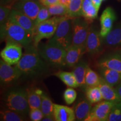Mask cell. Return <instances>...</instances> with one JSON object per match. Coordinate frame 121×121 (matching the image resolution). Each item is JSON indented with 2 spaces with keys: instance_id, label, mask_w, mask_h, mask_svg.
<instances>
[{
  "instance_id": "cell-1",
  "label": "cell",
  "mask_w": 121,
  "mask_h": 121,
  "mask_svg": "<svg viewBox=\"0 0 121 121\" xmlns=\"http://www.w3.org/2000/svg\"><path fill=\"white\" fill-rule=\"evenodd\" d=\"M47 64L40 56L38 47L33 44L25 48V53L15 66L22 75L34 77L44 73Z\"/></svg>"
},
{
  "instance_id": "cell-2",
  "label": "cell",
  "mask_w": 121,
  "mask_h": 121,
  "mask_svg": "<svg viewBox=\"0 0 121 121\" xmlns=\"http://www.w3.org/2000/svg\"><path fill=\"white\" fill-rule=\"evenodd\" d=\"M1 39L17 42L25 48L33 42V34L8 19L1 26Z\"/></svg>"
},
{
  "instance_id": "cell-3",
  "label": "cell",
  "mask_w": 121,
  "mask_h": 121,
  "mask_svg": "<svg viewBox=\"0 0 121 121\" xmlns=\"http://www.w3.org/2000/svg\"><path fill=\"white\" fill-rule=\"evenodd\" d=\"M41 57L48 65L61 68L66 66V50L56 43L52 38L45 44H39L38 46Z\"/></svg>"
},
{
  "instance_id": "cell-4",
  "label": "cell",
  "mask_w": 121,
  "mask_h": 121,
  "mask_svg": "<svg viewBox=\"0 0 121 121\" xmlns=\"http://www.w3.org/2000/svg\"><path fill=\"white\" fill-rule=\"evenodd\" d=\"M28 95V90L24 88L9 90L4 97L6 107L9 109L26 116L30 111Z\"/></svg>"
},
{
  "instance_id": "cell-5",
  "label": "cell",
  "mask_w": 121,
  "mask_h": 121,
  "mask_svg": "<svg viewBox=\"0 0 121 121\" xmlns=\"http://www.w3.org/2000/svg\"><path fill=\"white\" fill-rule=\"evenodd\" d=\"M72 19L68 15L62 16L56 31L52 38L56 43L67 50L72 44Z\"/></svg>"
},
{
  "instance_id": "cell-6",
  "label": "cell",
  "mask_w": 121,
  "mask_h": 121,
  "mask_svg": "<svg viewBox=\"0 0 121 121\" xmlns=\"http://www.w3.org/2000/svg\"><path fill=\"white\" fill-rule=\"evenodd\" d=\"M61 17L62 16H54L44 21L35 27L33 42L35 46L38 47L42 39H51L53 37Z\"/></svg>"
},
{
  "instance_id": "cell-7",
  "label": "cell",
  "mask_w": 121,
  "mask_h": 121,
  "mask_svg": "<svg viewBox=\"0 0 121 121\" xmlns=\"http://www.w3.org/2000/svg\"><path fill=\"white\" fill-rule=\"evenodd\" d=\"M90 23L82 16L72 18L73 39L72 44L86 46V42L90 28Z\"/></svg>"
},
{
  "instance_id": "cell-8",
  "label": "cell",
  "mask_w": 121,
  "mask_h": 121,
  "mask_svg": "<svg viewBox=\"0 0 121 121\" xmlns=\"http://www.w3.org/2000/svg\"><path fill=\"white\" fill-rule=\"evenodd\" d=\"M6 42L5 47L0 53L1 58L9 65H16L22 56L23 47L20 44L12 40Z\"/></svg>"
},
{
  "instance_id": "cell-9",
  "label": "cell",
  "mask_w": 121,
  "mask_h": 121,
  "mask_svg": "<svg viewBox=\"0 0 121 121\" xmlns=\"http://www.w3.org/2000/svg\"><path fill=\"white\" fill-rule=\"evenodd\" d=\"M116 103L104 100L92 107L85 121H107L112 108Z\"/></svg>"
},
{
  "instance_id": "cell-10",
  "label": "cell",
  "mask_w": 121,
  "mask_h": 121,
  "mask_svg": "<svg viewBox=\"0 0 121 121\" xmlns=\"http://www.w3.org/2000/svg\"><path fill=\"white\" fill-rule=\"evenodd\" d=\"M42 6L38 0H17L13 4L12 9L20 11L35 21Z\"/></svg>"
},
{
  "instance_id": "cell-11",
  "label": "cell",
  "mask_w": 121,
  "mask_h": 121,
  "mask_svg": "<svg viewBox=\"0 0 121 121\" xmlns=\"http://www.w3.org/2000/svg\"><path fill=\"white\" fill-rule=\"evenodd\" d=\"M22 75L16 66H13L1 59L0 61V80L2 85L11 84L18 80Z\"/></svg>"
},
{
  "instance_id": "cell-12",
  "label": "cell",
  "mask_w": 121,
  "mask_h": 121,
  "mask_svg": "<svg viewBox=\"0 0 121 121\" xmlns=\"http://www.w3.org/2000/svg\"><path fill=\"white\" fill-rule=\"evenodd\" d=\"M103 38L101 36L100 31L94 27L90 26L86 42V52L94 55L102 52L103 44H104Z\"/></svg>"
},
{
  "instance_id": "cell-13",
  "label": "cell",
  "mask_w": 121,
  "mask_h": 121,
  "mask_svg": "<svg viewBox=\"0 0 121 121\" xmlns=\"http://www.w3.org/2000/svg\"><path fill=\"white\" fill-rule=\"evenodd\" d=\"M8 19L22 26L34 35L36 27L35 21L30 19L26 15L16 9H12Z\"/></svg>"
},
{
  "instance_id": "cell-14",
  "label": "cell",
  "mask_w": 121,
  "mask_h": 121,
  "mask_svg": "<svg viewBox=\"0 0 121 121\" xmlns=\"http://www.w3.org/2000/svg\"><path fill=\"white\" fill-rule=\"evenodd\" d=\"M98 66L114 69L121 74V51H115L103 56L99 59Z\"/></svg>"
},
{
  "instance_id": "cell-15",
  "label": "cell",
  "mask_w": 121,
  "mask_h": 121,
  "mask_svg": "<svg viewBox=\"0 0 121 121\" xmlns=\"http://www.w3.org/2000/svg\"><path fill=\"white\" fill-rule=\"evenodd\" d=\"M117 19L116 13L111 7H107L103 12L100 18V34L104 38L112 29L113 23Z\"/></svg>"
},
{
  "instance_id": "cell-16",
  "label": "cell",
  "mask_w": 121,
  "mask_h": 121,
  "mask_svg": "<svg viewBox=\"0 0 121 121\" xmlns=\"http://www.w3.org/2000/svg\"><path fill=\"white\" fill-rule=\"evenodd\" d=\"M86 52V46L72 44L66 50V64L69 67H73L81 60V57Z\"/></svg>"
},
{
  "instance_id": "cell-17",
  "label": "cell",
  "mask_w": 121,
  "mask_h": 121,
  "mask_svg": "<svg viewBox=\"0 0 121 121\" xmlns=\"http://www.w3.org/2000/svg\"><path fill=\"white\" fill-rule=\"evenodd\" d=\"M53 116L56 121H74L76 120L75 109L66 105L54 104Z\"/></svg>"
},
{
  "instance_id": "cell-18",
  "label": "cell",
  "mask_w": 121,
  "mask_h": 121,
  "mask_svg": "<svg viewBox=\"0 0 121 121\" xmlns=\"http://www.w3.org/2000/svg\"><path fill=\"white\" fill-rule=\"evenodd\" d=\"M98 86L100 90L104 100L115 103L121 102V98L118 94L116 88L106 82L102 78Z\"/></svg>"
},
{
  "instance_id": "cell-19",
  "label": "cell",
  "mask_w": 121,
  "mask_h": 121,
  "mask_svg": "<svg viewBox=\"0 0 121 121\" xmlns=\"http://www.w3.org/2000/svg\"><path fill=\"white\" fill-rule=\"evenodd\" d=\"M103 40L104 44L109 47L121 46V23L110 30Z\"/></svg>"
},
{
  "instance_id": "cell-20",
  "label": "cell",
  "mask_w": 121,
  "mask_h": 121,
  "mask_svg": "<svg viewBox=\"0 0 121 121\" xmlns=\"http://www.w3.org/2000/svg\"><path fill=\"white\" fill-rule=\"evenodd\" d=\"M101 78L112 86H116L121 81V74L117 71L107 67H99Z\"/></svg>"
},
{
  "instance_id": "cell-21",
  "label": "cell",
  "mask_w": 121,
  "mask_h": 121,
  "mask_svg": "<svg viewBox=\"0 0 121 121\" xmlns=\"http://www.w3.org/2000/svg\"><path fill=\"white\" fill-rule=\"evenodd\" d=\"M92 108V104L86 98L80 100L75 107L76 120L84 121L89 116Z\"/></svg>"
},
{
  "instance_id": "cell-22",
  "label": "cell",
  "mask_w": 121,
  "mask_h": 121,
  "mask_svg": "<svg viewBox=\"0 0 121 121\" xmlns=\"http://www.w3.org/2000/svg\"><path fill=\"white\" fill-rule=\"evenodd\" d=\"M99 9L94 4L91 0H84L81 10V16L91 22L98 16Z\"/></svg>"
},
{
  "instance_id": "cell-23",
  "label": "cell",
  "mask_w": 121,
  "mask_h": 121,
  "mask_svg": "<svg viewBox=\"0 0 121 121\" xmlns=\"http://www.w3.org/2000/svg\"><path fill=\"white\" fill-rule=\"evenodd\" d=\"M89 65L85 60H80L73 67V72L80 87L85 88V75Z\"/></svg>"
},
{
  "instance_id": "cell-24",
  "label": "cell",
  "mask_w": 121,
  "mask_h": 121,
  "mask_svg": "<svg viewBox=\"0 0 121 121\" xmlns=\"http://www.w3.org/2000/svg\"><path fill=\"white\" fill-rule=\"evenodd\" d=\"M43 91L36 87L28 89V103L30 109L40 108Z\"/></svg>"
},
{
  "instance_id": "cell-25",
  "label": "cell",
  "mask_w": 121,
  "mask_h": 121,
  "mask_svg": "<svg viewBox=\"0 0 121 121\" xmlns=\"http://www.w3.org/2000/svg\"><path fill=\"white\" fill-rule=\"evenodd\" d=\"M55 75L57 78H60L65 85L68 87L76 88L79 86L72 72L66 71H59L55 73Z\"/></svg>"
},
{
  "instance_id": "cell-26",
  "label": "cell",
  "mask_w": 121,
  "mask_h": 121,
  "mask_svg": "<svg viewBox=\"0 0 121 121\" xmlns=\"http://www.w3.org/2000/svg\"><path fill=\"white\" fill-rule=\"evenodd\" d=\"M85 95L86 98L92 104L97 103L103 100L102 93L98 86L86 87Z\"/></svg>"
},
{
  "instance_id": "cell-27",
  "label": "cell",
  "mask_w": 121,
  "mask_h": 121,
  "mask_svg": "<svg viewBox=\"0 0 121 121\" xmlns=\"http://www.w3.org/2000/svg\"><path fill=\"white\" fill-rule=\"evenodd\" d=\"M0 119L2 121H24L26 120L24 115L9 109L1 110L0 112Z\"/></svg>"
},
{
  "instance_id": "cell-28",
  "label": "cell",
  "mask_w": 121,
  "mask_h": 121,
  "mask_svg": "<svg viewBox=\"0 0 121 121\" xmlns=\"http://www.w3.org/2000/svg\"><path fill=\"white\" fill-rule=\"evenodd\" d=\"M40 108L42 110L44 117L54 116V103L52 102L51 98L44 93H43L42 95V102Z\"/></svg>"
},
{
  "instance_id": "cell-29",
  "label": "cell",
  "mask_w": 121,
  "mask_h": 121,
  "mask_svg": "<svg viewBox=\"0 0 121 121\" xmlns=\"http://www.w3.org/2000/svg\"><path fill=\"white\" fill-rule=\"evenodd\" d=\"M101 76L90 69L88 66L85 75V88L89 86H98L100 82Z\"/></svg>"
},
{
  "instance_id": "cell-30",
  "label": "cell",
  "mask_w": 121,
  "mask_h": 121,
  "mask_svg": "<svg viewBox=\"0 0 121 121\" xmlns=\"http://www.w3.org/2000/svg\"><path fill=\"white\" fill-rule=\"evenodd\" d=\"M84 0H71L68 7V16L71 18L81 16V10Z\"/></svg>"
},
{
  "instance_id": "cell-31",
  "label": "cell",
  "mask_w": 121,
  "mask_h": 121,
  "mask_svg": "<svg viewBox=\"0 0 121 121\" xmlns=\"http://www.w3.org/2000/svg\"><path fill=\"white\" fill-rule=\"evenodd\" d=\"M47 7L51 16H64L68 15V7L60 2Z\"/></svg>"
},
{
  "instance_id": "cell-32",
  "label": "cell",
  "mask_w": 121,
  "mask_h": 121,
  "mask_svg": "<svg viewBox=\"0 0 121 121\" xmlns=\"http://www.w3.org/2000/svg\"><path fill=\"white\" fill-rule=\"evenodd\" d=\"M121 121V102L116 103L109 116L108 121Z\"/></svg>"
},
{
  "instance_id": "cell-33",
  "label": "cell",
  "mask_w": 121,
  "mask_h": 121,
  "mask_svg": "<svg viewBox=\"0 0 121 121\" xmlns=\"http://www.w3.org/2000/svg\"><path fill=\"white\" fill-rule=\"evenodd\" d=\"M12 10V6L1 4L0 6V26H2L8 20Z\"/></svg>"
},
{
  "instance_id": "cell-34",
  "label": "cell",
  "mask_w": 121,
  "mask_h": 121,
  "mask_svg": "<svg viewBox=\"0 0 121 121\" xmlns=\"http://www.w3.org/2000/svg\"><path fill=\"white\" fill-rule=\"evenodd\" d=\"M77 98V93L73 87H69L64 91L63 98L65 102L68 105L72 104Z\"/></svg>"
},
{
  "instance_id": "cell-35",
  "label": "cell",
  "mask_w": 121,
  "mask_h": 121,
  "mask_svg": "<svg viewBox=\"0 0 121 121\" xmlns=\"http://www.w3.org/2000/svg\"><path fill=\"white\" fill-rule=\"evenodd\" d=\"M50 16H51V15H50L48 7L43 6L40 9V11L37 15V17L35 20V26H37L38 24L41 23L44 21L49 19Z\"/></svg>"
},
{
  "instance_id": "cell-36",
  "label": "cell",
  "mask_w": 121,
  "mask_h": 121,
  "mask_svg": "<svg viewBox=\"0 0 121 121\" xmlns=\"http://www.w3.org/2000/svg\"><path fill=\"white\" fill-rule=\"evenodd\" d=\"M29 116L30 120L33 121H40L44 117L40 108L30 109Z\"/></svg>"
},
{
  "instance_id": "cell-37",
  "label": "cell",
  "mask_w": 121,
  "mask_h": 121,
  "mask_svg": "<svg viewBox=\"0 0 121 121\" xmlns=\"http://www.w3.org/2000/svg\"><path fill=\"white\" fill-rule=\"evenodd\" d=\"M42 5L45 7H48L57 3H59V0H38Z\"/></svg>"
},
{
  "instance_id": "cell-38",
  "label": "cell",
  "mask_w": 121,
  "mask_h": 121,
  "mask_svg": "<svg viewBox=\"0 0 121 121\" xmlns=\"http://www.w3.org/2000/svg\"><path fill=\"white\" fill-rule=\"evenodd\" d=\"M17 0H0V2H1V4L13 6V4Z\"/></svg>"
},
{
  "instance_id": "cell-39",
  "label": "cell",
  "mask_w": 121,
  "mask_h": 121,
  "mask_svg": "<svg viewBox=\"0 0 121 121\" xmlns=\"http://www.w3.org/2000/svg\"><path fill=\"white\" fill-rule=\"evenodd\" d=\"M91 1L94 4L99 10L101 4H102V3L103 2L102 0H91Z\"/></svg>"
},
{
  "instance_id": "cell-40",
  "label": "cell",
  "mask_w": 121,
  "mask_h": 121,
  "mask_svg": "<svg viewBox=\"0 0 121 121\" xmlns=\"http://www.w3.org/2000/svg\"><path fill=\"white\" fill-rule=\"evenodd\" d=\"M54 116H45L42 119V121H54Z\"/></svg>"
},
{
  "instance_id": "cell-41",
  "label": "cell",
  "mask_w": 121,
  "mask_h": 121,
  "mask_svg": "<svg viewBox=\"0 0 121 121\" xmlns=\"http://www.w3.org/2000/svg\"><path fill=\"white\" fill-rule=\"evenodd\" d=\"M116 90L117 91L118 94L121 98V81L116 86Z\"/></svg>"
},
{
  "instance_id": "cell-42",
  "label": "cell",
  "mask_w": 121,
  "mask_h": 121,
  "mask_svg": "<svg viewBox=\"0 0 121 121\" xmlns=\"http://www.w3.org/2000/svg\"><path fill=\"white\" fill-rule=\"evenodd\" d=\"M71 1V0H59V2H60V4H64L66 6L69 7V3H70Z\"/></svg>"
},
{
  "instance_id": "cell-43",
  "label": "cell",
  "mask_w": 121,
  "mask_h": 121,
  "mask_svg": "<svg viewBox=\"0 0 121 121\" xmlns=\"http://www.w3.org/2000/svg\"><path fill=\"white\" fill-rule=\"evenodd\" d=\"M105 1V0H102V1Z\"/></svg>"
},
{
  "instance_id": "cell-44",
  "label": "cell",
  "mask_w": 121,
  "mask_h": 121,
  "mask_svg": "<svg viewBox=\"0 0 121 121\" xmlns=\"http://www.w3.org/2000/svg\"><path fill=\"white\" fill-rule=\"evenodd\" d=\"M35 1H37V0H35Z\"/></svg>"
}]
</instances>
